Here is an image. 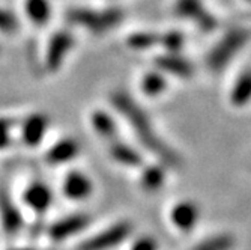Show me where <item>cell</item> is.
I'll use <instances>...</instances> for the list:
<instances>
[{
	"mask_svg": "<svg viewBox=\"0 0 251 250\" xmlns=\"http://www.w3.org/2000/svg\"><path fill=\"white\" fill-rule=\"evenodd\" d=\"M131 231L132 226L129 222H118L81 241L77 250H111L126 241L131 235Z\"/></svg>",
	"mask_w": 251,
	"mask_h": 250,
	"instance_id": "cell-4",
	"label": "cell"
},
{
	"mask_svg": "<svg viewBox=\"0 0 251 250\" xmlns=\"http://www.w3.org/2000/svg\"><path fill=\"white\" fill-rule=\"evenodd\" d=\"M233 247V238L227 234H218L201 240L191 250H230Z\"/></svg>",
	"mask_w": 251,
	"mask_h": 250,
	"instance_id": "cell-20",
	"label": "cell"
},
{
	"mask_svg": "<svg viewBox=\"0 0 251 250\" xmlns=\"http://www.w3.org/2000/svg\"><path fill=\"white\" fill-rule=\"evenodd\" d=\"M62 192L66 199L81 202L90 197L94 193V181L90 179L89 175H86L81 170H71L63 179Z\"/></svg>",
	"mask_w": 251,
	"mask_h": 250,
	"instance_id": "cell-8",
	"label": "cell"
},
{
	"mask_svg": "<svg viewBox=\"0 0 251 250\" xmlns=\"http://www.w3.org/2000/svg\"><path fill=\"white\" fill-rule=\"evenodd\" d=\"M110 155L116 163L126 166V167H139L143 163V158L140 152L134 149L132 146L122 143V142H113L110 146Z\"/></svg>",
	"mask_w": 251,
	"mask_h": 250,
	"instance_id": "cell-15",
	"label": "cell"
},
{
	"mask_svg": "<svg viewBox=\"0 0 251 250\" xmlns=\"http://www.w3.org/2000/svg\"><path fill=\"white\" fill-rule=\"evenodd\" d=\"M111 103L126 118L129 125L135 130L137 136H139L140 142L152 154L159 157L163 163H167L170 166H176L179 163L177 155L158 138L148 115L140 106H137L131 100L129 95H126L125 92H115L111 95Z\"/></svg>",
	"mask_w": 251,
	"mask_h": 250,
	"instance_id": "cell-1",
	"label": "cell"
},
{
	"mask_svg": "<svg viewBox=\"0 0 251 250\" xmlns=\"http://www.w3.org/2000/svg\"><path fill=\"white\" fill-rule=\"evenodd\" d=\"M73 35L66 30L57 32L53 35L49 44V52H47V68L50 71H57L62 66V62L65 56L73 47Z\"/></svg>",
	"mask_w": 251,
	"mask_h": 250,
	"instance_id": "cell-11",
	"label": "cell"
},
{
	"mask_svg": "<svg viewBox=\"0 0 251 250\" xmlns=\"http://www.w3.org/2000/svg\"><path fill=\"white\" fill-rule=\"evenodd\" d=\"M0 223L5 234L11 237L23 228V214L5 189H0Z\"/></svg>",
	"mask_w": 251,
	"mask_h": 250,
	"instance_id": "cell-10",
	"label": "cell"
},
{
	"mask_svg": "<svg viewBox=\"0 0 251 250\" xmlns=\"http://www.w3.org/2000/svg\"><path fill=\"white\" fill-rule=\"evenodd\" d=\"M90 122H92V127L100 138H102L105 140H115L116 139L118 127H116L115 121H113V118L104 110L94 111L92 118H90Z\"/></svg>",
	"mask_w": 251,
	"mask_h": 250,
	"instance_id": "cell-16",
	"label": "cell"
},
{
	"mask_svg": "<svg viewBox=\"0 0 251 250\" xmlns=\"http://www.w3.org/2000/svg\"><path fill=\"white\" fill-rule=\"evenodd\" d=\"M9 130H11V121L0 118V149H5L9 145Z\"/></svg>",
	"mask_w": 251,
	"mask_h": 250,
	"instance_id": "cell-26",
	"label": "cell"
},
{
	"mask_svg": "<svg viewBox=\"0 0 251 250\" xmlns=\"http://www.w3.org/2000/svg\"><path fill=\"white\" fill-rule=\"evenodd\" d=\"M175 12L180 18L196 21L203 32H212L218 25L215 17L203 8L201 0H177L175 5Z\"/></svg>",
	"mask_w": 251,
	"mask_h": 250,
	"instance_id": "cell-5",
	"label": "cell"
},
{
	"mask_svg": "<svg viewBox=\"0 0 251 250\" xmlns=\"http://www.w3.org/2000/svg\"><path fill=\"white\" fill-rule=\"evenodd\" d=\"M23 200L26 205L36 214H44L50 210L53 205V190L42 183V181H33L32 184H29L23 193Z\"/></svg>",
	"mask_w": 251,
	"mask_h": 250,
	"instance_id": "cell-9",
	"label": "cell"
},
{
	"mask_svg": "<svg viewBox=\"0 0 251 250\" xmlns=\"http://www.w3.org/2000/svg\"><path fill=\"white\" fill-rule=\"evenodd\" d=\"M11 250H35V249H30V247H18V249H11Z\"/></svg>",
	"mask_w": 251,
	"mask_h": 250,
	"instance_id": "cell-27",
	"label": "cell"
},
{
	"mask_svg": "<svg viewBox=\"0 0 251 250\" xmlns=\"http://www.w3.org/2000/svg\"><path fill=\"white\" fill-rule=\"evenodd\" d=\"M158 241L151 235H142L135 238L132 244L129 246V250H158Z\"/></svg>",
	"mask_w": 251,
	"mask_h": 250,
	"instance_id": "cell-25",
	"label": "cell"
},
{
	"mask_svg": "<svg viewBox=\"0 0 251 250\" xmlns=\"http://www.w3.org/2000/svg\"><path fill=\"white\" fill-rule=\"evenodd\" d=\"M156 66L161 68L163 71L170 73L179 79H190L194 73L191 63L184 59V57H179L175 55H164V56H159L155 59Z\"/></svg>",
	"mask_w": 251,
	"mask_h": 250,
	"instance_id": "cell-14",
	"label": "cell"
},
{
	"mask_svg": "<svg viewBox=\"0 0 251 250\" xmlns=\"http://www.w3.org/2000/svg\"><path fill=\"white\" fill-rule=\"evenodd\" d=\"M78 152H80L78 142L75 139L66 138V139L59 140L49 149V152L45 154V162L50 165H54V166L65 165V163L73 162L78 155Z\"/></svg>",
	"mask_w": 251,
	"mask_h": 250,
	"instance_id": "cell-12",
	"label": "cell"
},
{
	"mask_svg": "<svg viewBox=\"0 0 251 250\" xmlns=\"http://www.w3.org/2000/svg\"><path fill=\"white\" fill-rule=\"evenodd\" d=\"M25 8L29 18L38 26L45 25L51 17V5L49 0H26Z\"/></svg>",
	"mask_w": 251,
	"mask_h": 250,
	"instance_id": "cell-18",
	"label": "cell"
},
{
	"mask_svg": "<svg viewBox=\"0 0 251 250\" xmlns=\"http://www.w3.org/2000/svg\"><path fill=\"white\" fill-rule=\"evenodd\" d=\"M122 12L119 9H104V11H94V9H84V8H74L68 12V20L74 25L83 26L84 29L102 33L113 29L119 25L122 20Z\"/></svg>",
	"mask_w": 251,
	"mask_h": 250,
	"instance_id": "cell-2",
	"label": "cell"
},
{
	"mask_svg": "<svg viewBox=\"0 0 251 250\" xmlns=\"http://www.w3.org/2000/svg\"><path fill=\"white\" fill-rule=\"evenodd\" d=\"M49 127V119L45 115L36 113V115L29 116L25 124H23L21 130V138L27 146H36L42 142L45 131Z\"/></svg>",
	"mask_w": 251,
	"mask_h": 250,
	"instance_id": "cell-13",
	"label": "cell"
},
{
	"mask_svg": "<svg viewBox=\"0 0 251 250\" xmlns=\"http://www.w3.org/2000/svg\"><path fill=\"white\" fill-rule=\"evenodd\" d=\"M250 38H251V33L247 29L230 30L209 53L208 65L211 70L218 71L221 68H224L227 63H229V60L233 59V56L239 52V49L244 47V45L250 41Z\"/></svg>",
	"mask_w": 251,
	"mask_h": 250,
	"instance_id": "cell-3",
	"label": "cell"
},
{
	"mask_svg": "<svg viewBox=\"0 0 251 250\" xmlns=\"http://www.w3.org/2000/svg\"><path fill=\"white\" fill-rule=\"evenodd\" d=\"M18 29V20L11 12L0 9V30L5 33H12Z\"/></svg>",
	"mask_w": 251,
	"mask_h": 250,
	"instance_id": "cell-24",
	"label": "cell"
},
{
	"mask_svg": "<svg viewBox=\"0 0 251 250\" xmlns=\"http://www.w3.org/2000/svg\"><path fill=\"white\" fill-rule=\"evenodd\" d=\"M200 220V208L194 200L184 199L176 202L170 210V222L180 232L196 229Z\"/></svg>",
	"mask_w": 251,
	"mask_h": 250,
	"instance_id": "cell-7",
	"label": "cell"
},
{
	"mask_svg": "<svg viewBox=\"0 0 251 250\" xmlns=\"http://www.w3.org/2000/svg\"><path fill=\"white\" fill-rule=\"evenodd\" d=\"M167 82L159 73H148L142 80V90L143 94L149 97H156L166 90Z\"/></svg>",
	"mask_w": 251,
	"mask_h": 250,
	"instance_id": "cell-21",
	"label": "cell"
},
{
	"mask_svg": "<svg viewBox=\"0 0 251 250\" xmlns=\"http://www.w3.org/2000/svg\"><path fill=\"white\" fill-rule=\"evenodd\" d=\"M230 100L238 107L245 106L251 101V71H245L236 80V83L232 89Z\"/></svg>",
	"mask_w": 251,
	"mask_h": 250,
	"instance_id": "cell-19",
	"label": "cell"
},
{
	"mask_svg": "<svg viewBox=\"0 0 251 250\" xmlns=\"http://www.w3.org/2000/svg\"><path fill=\"white\" fill-rule=\"evenodd\" d=\"M159 44H163L169 52L176 53L184 45V35L179 32H169L163 36H159Z\"/></svg>",
	"mask_w": 251,
	"mask_h": 250,
	"instance_id": "cell-23",
	"label": "cell"
},
{
	"mask_svg": "<svg viewBox=\"0 0 251 250\" xmlns=\"http://www.w3.org/2000/svg\"><path fill=\"white\" fill-rule=\"evenodd\" d=\"M89 223H90V217L87 214L83 213L70 214L54 222L49 228L47 234L53 241H63L84 231L89 226Z\"/></svg>",
	"mask_w": 251,
	"mask_h": 250,
	"instance_id": "cell-6",
	"label": "cell"
},
{
	"mask_svg": "<svg viewBox=\"0 0 251 250\" xmlns=\"http://www.w3.org/2000/svg\"><path fill=\"white\" fill-rule=\"evenodd\" d=\"M159 42V36L151 32H139L128 38V45L134 50H145L151 49L152 45Z\"/></svg>",
	"mask_w": 251,
	"mask_h": 250,
	"instance_id": "cell-22",
	"label": "cell"
},
{
	"mask_svg": "<svg viewBox=\"0 0 251 250\" xmlns=\"http://www.w3.org/2000/svg\"><path fill=\"white\" fill-rule=\"evenodd\" d=\"M164 183H166V172L161 165H152L143 169L140 176V184L143 190L149 193L158 192L163 189Z\"/></svg>",
	"mask_w": 251,
	"mask_h": 250,
	"instance_id": "cell-17",
	"label": "cell"
}]
</instances>
